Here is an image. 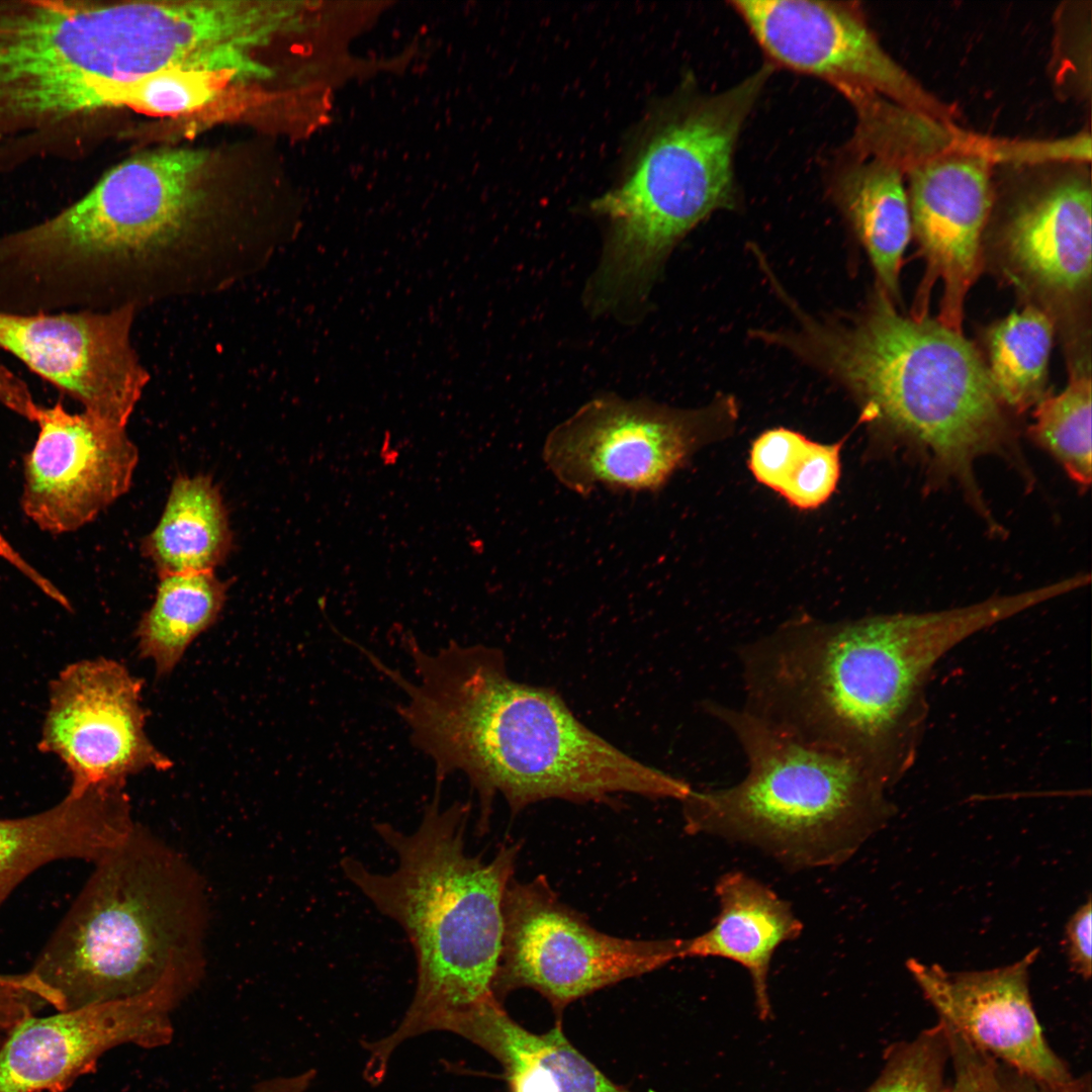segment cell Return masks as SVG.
<instances>
[{
    "label": "cell",
    "mask_w": 1092,
    "mask_h": 1092,
    "mask_svg": "<svg viewBox=\"0 0 1092 1092\" xmlns=\"http://www.w3.org/2000/svg\"><path fill=\"white\" fill-rule=\"evenodd\" d=\"M415 679L375 654L369 662L406 696L397 713L413 746L430 757L435 788L461 771L479 801L486 833L492 801L513 814L540 801H607L615 794L682 801L687 782L620 750L581 723L550 689L515 680L497 648L450 641L437 651L402 637Z\"/></svg>",
    "instance_id": "obj_1"
},
{
    "label": "cell",
    "mask_w": 1092,
    "mask_h": 1092,
    "mask_svg": "<svg viewBox=\"0 0 1092 1092\" xmlns=\"http://www.w3.org/2000/svg\"><path fill=\"white\" fill-rule=\"evenodd\" d=\"M777 291L795 324L752 337L843 387L875 441L918 464L928 488L954 484L994 528L977 461L999 458L1027 485L1034 476L976 347L936 318L900 313L877 285L857 311L823 317L805 312L783 288Z\"/></svg>",
    "instance_id": "obj_2"
},
{
    "label": "cell",
    "mask_w": 1092,
    "mask_h": 1092,
    "mask_svg": "<svg viewBox=\"0 0 1092 1092\" xmlns=\"http://www.w3.org/2000/svg\"><path fill=\"white\" fill-rule=\"evenodd\" d=\"M440 790L418 827L405 833L387 822L374 830L394 852L396 867L374 872L345 856L340 867L384 916L404 931L415 953L417 984L398 1025L362 1043L367 1063L386 1071L404 1041L436 1031L448 1016L491 996L503 938V902L520 844H503L488 860L466 849L471 804L442 807Z\"/></svg>",
    "instance_id": "obj_3"
},
{
    "label": "cell",
    "mask_w": 1092,
    "mask_h": 1092,
    "mask_svg": "<svg viewBox=\"0 0 1092 1092\" xmlns=\"http://www.w3.org/2000/svg\"><path fill=\"white\" fill-rule=\"evenodd\" d=\"M94 872L31 972L59 1011L145 994L170 980L198 984L205 903L194 870L134 827Z\"/></svg>",
    "instance_id": "obj_4"
},
{
    "label": "cell",
    "mask_w": 1092,
    "mask_h": 1092,
    "mask_svg": "<svg viewBox=\"0 0 1092 1092\" xmlns=\"http://www.w3.org/2000/svg\"><path fill=\"white\" fill-rule=\"evenodd\" d=\"M770 73L763 66L724 91L676 104L622 183L592 201L609 224L583 292L594 315L637 312L680 240L715 211L736 208V143Z\"/></svg>",
    "instance_id": "obj_5"
},
{
    "label": "cell",
    "mask_w": 1092,
    "mask_h": 1092,
    "mask_svg": "<svg viewBox=\"0 0 1092 1092\" xmlns=\"http://www.w3.org/2000/svg\"><path fill=\"white\" fill-rule=\"evenodd\" d=\"M208 154L168 149L106 172L80 199L0 236V310H89L110 272L179 245L202 208Z\"/></svg>",
    "instance_id": "obj_6"
},
{
    "label": "cell",
    "mask_w": 1092,
    "mask_h": 1092,
    "mask_svg": "<svg viewBox=\"0 0 1092 1092\" xmlns=\"http://www.w3.org/2000/svg\"><path fill=\"white\" fill-rule=\"evenodd\" d=\"M705 711L737 739L747 772L681 801L685 830L756 847L791 870L839 866L890 821L892 784L853 757L804 744L742 708Z\"/></svg>",
    "instance_id": "obj_7"
},
{
    "label": "cell",
    "mask_w": 1092,
    "mask_h": 1092,
    "mask_svg": "<svg viewBox=\"0 0 1092 1092\" xmlns=\"http://www.w3.org/2000/svg\"><path fill=\"white\" fill-rule=\"evenodd\" d=\"M737 413L727 395L682 410L605 393L551 430L542 457L556 479L580 495L598 485L654 492L698 449L729 430Z\"/></svg>",
    "instance_id": "obj_8"
},
{
    "label": "cell",
    "mask_w": 1092,
    "mask_h": 1092,
    "mask_svg": "<svg viewBox=\"0 0 1092 1092\" xmlns=\"http://www.w3.org/2000/svg\"><path fill=\"white\" fill-rule=\"evenodd\" d=\"M677 960L676 938L630 939L604 933L567 906L544 877L510 882L493 997L526 988L560 1014L603 988Z\"/></svg>",
    "instance_id": "obj_9"
},
{
    "label": "cell",
    "mask_w": 1092,
    "mask_h": 1092,
    "mask_svg": "<svg viewBox=\"0 0 1092 1092\" xmlns=\"http://www.w3.org/2000/svg\"><path fill=\"white\" fill-rule=\"evenodd\" d=\"M142 690V679L104 657L69 664L51 682L38 747L65 764L68 794L125 787L128 776L172 767L145 732Z\"/></svg>",
    "instance_id": "obj_10"
},
{
    "label": "cell",
    "mask_w": 1092,
    "mask_h": 1092,
    "mask_svg": "<svg viewBox=\"0 0 1092 1092\" xmlns=\"http://www.w3.org/2000/svg\"><path fill=\"white\" fill-rule=\"evenodd\" d=\"M731 7L777 65L830 83L841 93H875L946 120L947 111L882 48L849 2L737 0Z\"/></svg>",
    "instance_id": "obj_11"
},
{
    "label": "cell",
    "mask_w": 1092,
    "mask_h": 1092,
    "mask_svg": "<svg viewBox=\"0 0 1092 1092\" xmlns=\"http://www.w3.org/2000/svg\"><path fill=\"white\" fill-rule=\"evenodd\" d=\"M133 306L0 311V349L92 413L125 427L149 375L131 347Z\"/></svg>",
    "instance_id": "obj_12"
},
{
    "label": "cell",
    "mask_w": 1092,
    "mask_h": 1092,
    "mask_svg": "<svg viewBox=\"0 0 1092 1092\" xmlns=\"http://www.w3.org/2000/svg\"><path fill=\"white\" fill-rule=\"evenodd\" d=\"M191 992L167 981L139 996L28 1017L0 1045V1092H66L112 1048L170 1043L171 1013Z\"/></svg>",
    "instance_id": "obj_13"
},
{
    "label": "cell",
    "mask_w": 1092,
    "mask_h": 1092,
    "mask_svg": "<svg viewBox=\"0 0 1092 1092\" xmlns=\"http://www.w3.org/2000/svg\"><path fill=\"white\" fill-rule=\"evenodd\" d=\"M33 423L38 430L23 459L22 511L43 532H75L128 490L138 449L125 427L59 402L38 405Z\"/></svg>",
    "instance_id": "obj_14"
},
{
    "label": "cell",
    "mask_w": 1092,
    "mask_h": 1092,
    "mask_svg": "<svg viewBox=\"0 0 1092 1092\" xmlns=\"http://www.w3.org/2000/svg\"><path fill=\"white\" fill-rule=\"evenodd\" d=\"M912 233L925 269L911 316H928L934 286H941L942 325L962 332L966 297L983 266V235L992 207L988 160L940 154L909 169Z\"/></svg>",
    "instance_id": "obj_15"
},
{
    "label": "cell",
    "mask_w": 1092,
    "mask_h": 1092,
    "mask_svg": "<svg viewBox=\"0 0 1092 1092\" xmlns=\"http://www.w3.org/2000/svg\"><path fill=\"white\" fill-rule=\"evenodd\" d=\"M1035 947L1019 961L983 971L951 972L910 959L906 968L924 998L973 1045L1036 1080L1065 1085L1075 1077L1045 1039L1029 991Z\"/></svg>",
    "instance_id": "obj_16"
},
{
    "label": "cell",
    "mask_w": 1092,
    "mask_h": 1092,
    "mask_svg": "<svg viewBox=\"0 0 1092 1092\" xmlns=\"http://www.w3.org/2000/svg\"><path fill=\"white\" fill-rule=\"evenodd\" d=\"M1092 192L1082 175H1066L1018 201L999 244L1009 279L1046 304L1068 308L1089 294Z\"/></svg>",
    "instance_id": "obj_17"
},
{
    "label": "cell",
    "mask_w": 1092,
    "mask_h": 1092,
    "mask_svg": "<svg viewBox=\"0 0 1092 1092\" xmlns=\"http://www.w3.org/2000/svg\"><path fill=\"white\" fill-rule=\"evenodd\" d=\"M134 827L124 787L68 794L37 814L0 819V907L37 869L68 858L97 862Z\"/></svg>",
    "instance_id": "obj_18"
},
{
    "label": "cell",
    "mask_w": 1092,
    "mask_h": 1092,
    "mask_svg": "<svg viewBox=\"0 0 1092 1092\" xmlns=\"http://www.w3.org/2000/svg\"><path fill=\"white\" fill-rule=\"evenodd\" d=\"M719 912L705 932L677 938V960L721 958L749 974L761 1020L771 1015L768 977L771 959L781 944L798 938L801 920L789 902L755 878L732 871L715 885Z\"/></svg>",
    "instance_id": "obj_19"
},
{
    "label": "cell",
    "mask_w": 1092,
    "mask_h": 1092,
    "mask_svg": "<svg viewBox=\"0 0 1092 1092\" xmlns=\"http://www.w3.org/2000/svg\"><path fill=\"white\" fill-rule=\"evenodd\" d=\"M854 157L835 174L833 199L866 250L877 286L897 304L903 254L912 235L902 169L880 158Z\"/></svg>",
    "instance_id": "obj_20"
},
{
    "label": "cell",
    "mask_w": 1092,
    "mask_h": 1092,
    "mask_svg": "<svg viewBox=\"0 0 1092 1092\" xmlns=\"http://www.w3.org/2000/svg\"><path fill=\"white\" fill-rule=\"evenodd\" d=\"M232 547L223 500L205 475L175 479L159 523L143 542L159 576L214 571Z\"/></svg>",
    "instance_id": "obj_21"
},
{
    "label": "cell",
    "mask_w": 1092,
    "mask_h": 1092,
    "mask_svg": "<svg viewBox=\"0 0 1092 1092\" xmlns=\"http://www.w3.org/2000/svg\"><path fill=\"white\" fill-rule=\"evenodd\" d=\"M228 583L214 571L160 576L155 602L135 634L140 655L154 661L158 675L169 674L191 642L217 620Z\"/></svg>",
    "instance_id": "obj_22"
},
{
    "label": "cell",
    "mask_w": 1092,
    "mask_h": 1092,
    "mask_svg": "<svg viewBox=\"0 0 1092 1092\" xmlns=\"http://www.w3.org/2000/svg\"><path fill=\"white\" fill-rule=\"evenodd\" d=\"M445 1031L473 1044L495 1039L523 1051L549 1070L559 1092H631L614 1083L573 1046L560 1024L544 1033L531 1032L493 996L452 1016Z\"/></svg>",
    "instance_id": "obj_23"
},
{
    "label": "cell",
    "mask_w": 1092,
    "mask_h": 1092,
    "mask_svg": "<svg viewBox=\"0 0 1092 1092\" xmlns=\"http://www.w3.org/2000/svg\"><path fill=\"white\" fill-rule=\"evenodd\" d=\"M1055 323L1033 303L993 325L987 334L988 375L1006 410L1022 414L1044 395Z\"/></svg>",
    "instance_id": "obj_24"
},
{
    "label": "cell",
    "mask_w": 1092,
    "mask_h": 1092,
    "mask_svg": "<svg viewBox=\"0 0 1092 1092\" xmlns=\"http://www.w3.org/2000/svg\"><path fill=\"white\" fill-rule=\"evenodd\" d=\"M844 440L822 444L788 428L769 429L753 441L748 467L759 483L792 507L815 510L838 484Z\"/></svg>",
    "instance_id": "obj_25"
},
{
    "label": "cell",
    "mask_w": 1092,
    "mask_h": 1092,
    "mask_svg": "<svg viewBox=\"0 0 1092 1092\" xmlns=\"http://www.w3.org/2000/svg\"><path fill=\"white\" fill-rule=\"evenodd\" d=\"M1027 434L1082 488L1091 483L1090 359L1075 360L1066 388L1045 394L1034 406Z\"/></svg>",
    "instance_id": "obj_26"
},
{
    "label": "cell",
    "mask_w": 1092,
    "mask_h": 1092,
    "mask_svg": "<svg viewBox=\"0 0 1092 1092\" xmlns=\"http://www.w3.org/2000/svg\"><path fill=\"white\" fill-rule=\"evenodd\" d=\"M222 73L174 68L140 78L103 83L94 98L95 112L130 107L159 115L197 110L212 102L225 88Z\"/></svg>",
    "instance_id": "obj_27"
},
{
    "label": "cell",
    "mask_w": 1092,
    "mask_h": 1092,
    "mask_svg": "<svg viewBox=\"0 0 1092 1092\" xmlns=\"http://www.w3.org/2000/svg\"><path fill=\"white\" fill-rule=\"evenodd\" d=\"M884 1060L867 1092H954L952 1078L947 1076L948 1039L940 1021L912 1039L890 1044Z\"/></svg>",
    "instance_id": "obj_28"
},
{
    "label": "cell",
    "mask_w": 1092,
    "mask_h": 1092,
    "mask_svg": "<svg viewBox=\"0 0 1092 1092\" xmlns=\"http://www.w3.org/2000/svg\"><path fill=\"white\" fill-rule=\"evenodd\" d=\"M954 1092H1086L1073 1086L1051 1085L996 1061H979L953 1077Z\"/></svg>",
    "instance_id": "obj_29"
},
{
    "label": "cell",
    "mask_w": 1092,
    "mask_h": 1092,
    "mask_svg": "<svg viewBox=\"0 0 1092 1092\" xmlns=\"http://www.w3.org/2000/svg\"><path fill=\"white\" fill-rule=\"evenodd\" d=\"M1091 898L1069 918L1065 928V949L1072 970L1084 980L1092 974Z\"/></svg>",
    "instance_id": "obj_30"
},
{
    "label": "cell",
    "mask_w": 1092,
    "mask_h": 1092,
    "mask_svg": "<svg viewBox=\"0 0 1092 1092\" xmlns=\"http://www.w3.org/2000/svg\"><path fill=\"white\" fill-rule=\"evenodd\" d=\"M0 403L30 422H33L38 407L27 384L2 365H0Z\"/></svg>",
    "instance_id": "obj_31"
},
{
    "label": "cell",
    "mask_w": 1092,
    "mask_h": 1092,
    "mask_svg": "<svg viewBox=\"0 0 1092 1092\" xmlns=\"http://www.w3.org/2000/svg\"><path fill=\"white\" fill-rule=\"evenodd\" d=\"M0 558L16 568L42 593L56 601L65 609L70 610L68 599L46 576L39 573L26 559L10 544L0 531Z\"/></svg>",
    "instance_id": "obj_32"
},
{
    "label": "cell",
    "mask_w": 1092,
    "mask_h": 1092,
    "mask_svg": "<svg viewBox=\"0 0 1092 1092\" xmlns=\"http://www.w3.org/2000/svg\"><path fill=\"white\" fill-rule=\"evenodd\" d=\"M313 1069L292 1076L274 1077L258 1083L250 1092H307L315 1079Z\"/></svg>",
    "instance_id": "obj_33"
},
{
    "label": "cell",
    "mask_w": 1092,
    "mask_h": 1092,
    "mask_svg": "<svg viewBox=\"0 0 1092 1092\" xmlns=\"http://www.w3.org/2000/svg\"><path fill=\"white\" fill-rule=\"evenodd\" d=\"M9 983H10V977L8 975H1L0 974V988L8 985Z\"/></svg>",
    "instance_id": "obj_34"
}]
</instances>
